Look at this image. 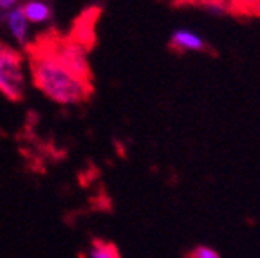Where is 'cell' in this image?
<instances>
[{
  "label": "cell",
  "instance_id": "5",
  "mask_svg": "<svg viewBox=\"0 0 260 258\" xmlns=\"http://www.w3.org/2000/svg\"><path fill=\"white\" fill-rule=\"evenodd\" d=\"M170 47L177 53H204L208 49L206 42L197 33L190 29H177L172 33Z\"/></svg>",
  "mask_w": 260,
  "mask_h": 258
},
{
  "label": "cell",
  "instance_id": "10",
  "mask_svg": "<svg viewBox=\"0 0 260 258\" xmlns=\"http://www.w3.org/2000/svg\"><path fill=\"white\" fill-rule=\"evenodd\" d=\"M18 6V0H0V13H8Z\"/></svg>",
  "mask_w": 260,
  "mask_h": 258
},
{
  "label": "cell",
  "instance_id": "6",
  "mask_svg": "<svg viewBox=\"0 0 260 258\" xmlns=\"http://www.w3.org/2000/svg\"><path fill=\"white\" fill-rule=\"evenodd\" d=\"M20 6L29 24L44 25L49 24L51 18H53V8H51L47 0H25L24 4Z\"/></svg>",
  "mask_w": 260,
  "mask_h": 258
},
{
  "label": "cell",
  "instance_id": "11",
  "mask_svg": "<svg viewBox=\"0 0 260 258\" xmlns=\"http://www.w3.org/2000/svg\"><path fill=\"white\" fill-rule=\"evenodd\" d=\"M256 13H258V15H260V0H256Z\"/></svg>",
  "mask_w": 260,
  "mask_h": 258
},
{
  "label": "cell",
  "instance_id": "3",
  "mask_svg": "<svg viewBox=\"0 0 260 258\" xmlns=\"http://www.w3.org/2000/svg\"><path fill=\"white\" fill-rule=\"evenodd\" d=\"M61 60L73 69L74 73L80 78L87 81H92V73H90V63L89 56H87V47L83 42L78 40H63V38H56L51 42Z\"/></svg>",
  "mask_w": 260,
  "mask_h": 258
},
{
  "label": "cell",
  "instance_id": "2",
  "mask_svg": "<svg viewBox=\"0 0 260 258\" xmlns=\"http://www.w3.org/2000/svg\"><path fill=\"white\" fill-rule=\"evenodd\" d=\"M25 92V63L20 51L0 44V94L9 101H20Z\"/></svg>",
  "mask_w": 260,
  "mask_h": 258
},
{
  "label": "cell",
  "instance_id": "12",
  "mask_svg": "<svg viewBox=\"0 0 260 258\" xmlns=\"http://www.w3.org/2000/svg\"><path fill=\"white\" fill-rule=\"evenodd\" d=\"M232 2H233V0H232Z\"/></svg>",
  "mask_w": 260,
  "mask_h": 258
},
{
  "label": "cell",
  "instance_id": "1",
  "mask_svg": "<svg viewBox=\"0 0 260 258\" xmlns=\"http://www.w3.org/2000/svg\"><path fill=\"white\" fill-rule=\"evenodd\" d=\"M29 67L32 83L44 96L58 105L69 107L83 103L92 94V81L80 78L61 60L51 42L32 47Z\"/></svg>",
  "mask_w": 260,
  "mask_h": 258
},
{
  "label": "cell",
  "instance_id": "4",
  "mask_svg": "<svg viewBox=\"0 0 260 258\" xmlns=\"http://www.w3.org/2000/svg\"><path fill=\"white\" fill-rule=\"evenodd\" d=\"M0 20L6 24L9 35H11L13 40H15L16 44L22 45V47H27V44H29V22H27V18H25L24 11H22L20 4L16 6V8H13L11 11L2 13Z\"/></svg>",
  "mask_w": 260,
  "mask_h": 258
},
{
  "label": "cell",
  "instance_id": "8",
  "mask_svg": "<svg viewBox=\"0 0 260 258\" xmlns=\"http://www.w3.org/2000/svg\"><path fill=\"white\" fill-rule=\"evenodd\" d=\"M199 2L211 15H228L230 11H233L232 0H199Z\"/></svg>",
  "mask_w": 260,
  "mask_h": 258
},
{
  "label": "cell",
  "instance_id": "9",
  "mask_svg": "<svg viewBox=\"0 0 260 258\" xmlns=\"http://www.w3.org/2000/svg\"><path fill=\"white\" fill-rule=\"evenodd\" d=\"M188 258H220L215 249H211L208 246H197L190 251Z\"/></svg>",
  "mask_w": 260,
  "mask_h": 258
},
{
  "label": "cell",
  "instance_id": "7",
  "mask_svg": "<svg viewBox=\"0 0 260 258\" xmlns=\"http://www.w3.org/2000/svg\"><path fill=\"white\" fill-rule=\"evenodd\" d=\"M89 256L90 258H121L119 249L116 247V244L107 242L102 238H94L90 242V249H89Z\"/></svg>",
  "mask_w": 260,
  "mask_h": 258
}]
</instances>
